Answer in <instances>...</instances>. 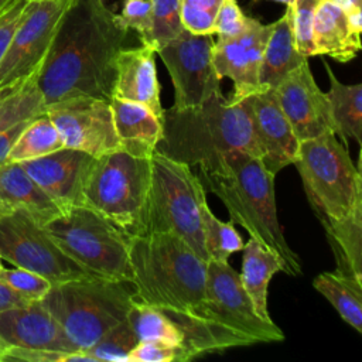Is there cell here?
<instances>
[{
    "label": "cell",
    "instance_id": "cell-1",
    "mask_svg": "<svg viewBox=\"0 0 362 362\" xmlns=\"http://www.w3.org/2000/svg\"><path fill=\"white\" fill-rule=\"evenodd\" d=\"M129 28L105 0H71L35 82L45 109L79 96L112 99L116 58Z\"/></svg>",
    "mask_w": 362,
    "mask_h": 362
},
{
    "label": "cell",
    "instance_id": "cell-2",
    "mask_svg": "<svg viewBox=\"0 0 362 362\" xmlns=\"http://www.w3.org/2000/svg\"><path fill=\"white\" fill-rule=\"evenodd\" d=\"M199 174L204 188L222 201L233 223L240 225L250 238L276 253L283 260L287 274H301L300 257L287 243L277 218L276 175L269 173L259 158L242 150H232Z\"/></svg>",
    "mask_w": 362,
    "mask_h": 362
},
{
    "label": "cell",
    "instance_id": "cell-3",
    "mask_svg": "<svg viewBox=\"0 0 362 362\" xmlns=\"http://www.w3.org/2000/svg\"><path fill=\"white\" fill-rule=\"evenodd\" d=\"M232 150L257 158L247 98L230 103L219 92L198 106L164 109L163 137L156 151L206 171Z\"/></svg>",
    "mask_w": 362,
    "mask_h": 362
},
{
    "label": "cell",
    "instance_id": "cell-4",
    "mask_svg": "<svg viewBox=\"0 0 362 362\" xmlns=\"http://www.w3.org/2000/svg\"><path fill=\"white\" fill-rule=\"evenodd\" d=\"M129 260L136 300L187 314H194L204 303L206 262L177 235L130 236Z\"/></svg>",
    "mask_w": 362,
    "mask_h": 362
},
{
    "label": "cell",
    "instance_id": "cell-5",
    "mask_svg": "<svg viewBox=\"0 0 362 362\" xmlns=\"http://www.w3.org/2000/svg\"><path fill=\"white\" fill-rule=\"evenodd\" d=\"M134 298L132 283L92 276L52 284L41 303L75 348L86 352L126 320Z\"/></svg>",
    "mask_w": 362,
    "mask_h": 362
},
{
    "label": "cell",
    "instance_id": "cell-6",
    "mask_svg": "<svg viewBox=\"0 0 362 362\" xmlns=\"http://www.w3.org/2000/svg\"><path fill=\"white\" fill-rule=\"evenodd\" d=\"M205 199V188L189 165L156 151L151 156L150 189L141 235L174 233L208 262L209 255L205 249L201 225Z\"/></svg>",
    "mask_w": 362,
    "mask_h": 362
},
{
    "label": "cell",
    "instance_id": "cell-7",
    "mask_svg": "<svg viewBox=\"0 0 362 362\" xmlns=\"http://www.w3.org/2000/svg\"><path fill=\"white\" fill-rule=\"evenodd\" d=\"M150 177L151 158H139L123 150L93 157L83 184V205L100 214L127 238L139 236Z\"/></svg>",
    "mask_w": 362,
    "mask_h": 362
},
{
    "label": "cell",
    "instance_id": "cell-8",
    "mask_svg": "<svg viewBox=\"0 0 362 362\" xmlns=\"http://www.w3.org/2000/svg\"><path fill=\"white\" fill-rule=\"evenodd\" d=\"M42 228L90 274L132 283L129 238L96 211L86 205L71 206Z\"/></svg>",
    "mask_w": 362,
    "mask_h": 362
},
{
    "label": "cell",
    "instance_id": "cell-9",
    "mask_svg": "<svg viewBox=\"0 0 362 362\" xmlns=\"http://www.w3.org/2000/svg\"><path fill=\"white\" fill-rule=\"evenodd\" d=\"M318 219L344 216L362 198V175L335 133L301 140L294 161Z\"/></svg>",
    "mask_w": 362,
    "mask_h": 362
},
{
    "label": "cell",
    "instance_id": "cell-10",
    "mask_svg": "<svg viewBox=\"0 0 362 362\" xmlns=\"http://www.w3.org/2000/svg\"><path fill=\"white\" fill-rule=\"evenodd\" d=\"M194 314L222 335L230 348L284 339L273 320H263L255 311L239 273L228 260L206 262L205 300Z\"/></svg>",
    "mask_w": 362,
    "mask_h": 362
},
{
    "label": "cell",
    "instance_id": "cell-11",
    "mask_svg": "<svg viewBox=\"0 0 362 362\" xmlns=\"http://www.w3.org/2000/svg\"><path fill=\"white\" fill-rule=\"evenodd\" d=\"M0 256L52 284L93 276L65 255L45 229L23 211L0 215Z\"/></svg>",
    "mask_w": 362,
    "mask_h": 362
},
{
    "label": "cell",
    "instance_id": "cell-12",
    "mask_svg": "<svg viewBox=\"0 0 362 362\" xmlns=\"http://www.w3.org/2000/svg\"><path fill=\"white\" fill-rule=\"evenodd\" d=\"M214 34L182 31L157 49L174 86V107L184 109L204 103L222 92L221 78L212 62Z\"/></svg>",
    "mask_w": 362,
    "mask_h": 362
},
{
    "label": "cell",
    "instance_id": "cell-13",
    "mask_svg": "<svg viewBox=\"0 0 362 362\" xmlns=\"http://www.w3.org/2000/svg\"><path fill=\"white\" fill-rule=\"evenodd\" d=\"M71 0L28 1L0 61V89L35 75Z\"/></svg>",
    "mask_w": 362,
    "mask_h": 362
},
{
    "label": "cell",
    "instance_id": "cell-14",
    "mask_svg": "<svg viewBox=\"0 0 362 362\" xmlns=\"http://www.w3.org/2000/svg\"><path fill=\"white\" fill-rule=\"evenodd\" d=\"M45 113L59 132L64 147L93 157L120 150L110 103L105 99L72 98L47 107Z\"/></svg>",
    "mask_w": 362,
    "mask_h": 362
},
{
    "label": "cell",
    "instance_id": "cell-15",
    "mask_svg": "<svg viewBox=\"0 0 362 362\" xmlns=\"http://www.w3.org/2000/svg\"><path fill=\"white\" fill-rule=\"evenodd\" d=\"M272 24H262L256 18H249L246 28L229 38L214 40L212 62L218 76L229 78L233 83L230 103L263 90L259 83V69Z\"/></svg>",
    "mask_w": 362,
    "mask_h": 362
},
{
    "label": "cell",
    "instance_id": "cell-16",
    "mask_svg": "<svg viewBox=\"0 0 362 362\" xmlns=\"http://www.w3.org/2000/svg\"><path fill=\"white\" fill-rule=\"evenodd\" d=\"M274 90L298 141L335 133L327 93L317 85L308 61L290 71Z\"/></svg>",
    "mask_w": 362,
    "mask_h": 362
},
{
    "label": "cell",
    "instance_id": "cell-17",
    "mask_svg": "<svg viewBox=\"0 0 362 362\" xmlns=\"http://www.w3.org/2000/svg\"><path fill=\"white\" fill-rule=\"evenodd\" d=\"M257 158L263 167L276 175L280 170L294 164L298 156V139L287 120L276 90L263 89L247 96Z\"/></svg>",
    "mask_w": 362,
    "mask_h": 362
},
{
    "label": "cell",
    "instance_id": "cell-18",
    "mask_svg": "<svg viewBox=\"0 0 362 362\" xmlns=\"http://www.w3.org/2000/svg\"><path fill=\"white\" fill-rule=\"evenodd\" d=\"M92 158L93 156L81 150L62 147L20 164L64 212L83 205V184Z\"/></svg>",
    "mask_w": 362,
    "mask_h": 362
},
{
    "label": "cell",
    "instance_id": "cell-19",
    "mask_svg": "<svg viewBox=\"0 0 362 362\" xmlns=\"http://www.w3.org/2000/svg\"><path fill=\"white\" fill-rule=\"evenodd\" d=\"M0 339L7 348L81 352L41 301L0 311Z\"/></svg>",
    "mask_w": 362,
    "mask_h": 362
},
{
    "label": "cell",
    "instance_id": "cell-20",
    "mask_svg": "<svg viewBox=\"0 0 362 362\" xmlns=\"http://www.w3.org/2000/svg\"><path fill=\"white\" fill-rule=\"evenodd\" d=\"M362 11L346 10L334 0H318L313 17V47L315 55L348 62L361 51Z\"/></svg>",
    "mask_w": 362,
    "mask_h": 362
},
{
    "label": "cell",
    "instance_id": "cell-21",
    "mask_svg": "<svg viewBox=\"0 0 362 362\" xmlns=\"http://www.w3.org/2000/svg\"><path fill=\"white\" fill-rule=\"evenodd\" d=\"M156 49L150 45L123 48L116 58L112 98L137 102L163 119L161 86L156 69Z\"/></svg>",
    "mask_w": 362,
    "mask_h": 362
},
{
    "label": "cell",
    "instance_id": "cell-22",
    "mask_svg": "<svg viewBox=\"0 0 362 362\" xmlns=\"http://www.w3.org/2000/svg\"><path fill=\"white\" fill-rule=\"evenodd\" d=\"M109 103L120 150L139 158H151L163 137V119L137 102L112 98Z\"/></svg>",
    "mask_w": 362,
    "mask_h": 362
},
{
    "label": "cell",
    "instance_id": "cell-23",
    "mask_svg": "<svg viewBox=\"0 0 362 362\" xmlns=\"http://www.w3.org/2000/svg\"><path fill=\"white\" fill-rule=\"evenodd\" d=\"M23 211L41 226L62 209L27 174L20 163L0 165V215Z\"/></svg>",
    "mask_w": 362,
    "mask_h": 362
},
{
    "label": "cell",
    "instance_id": "cell-24",
    "mask_svg": "<svg viewBox=\"0 0 362 362\" xmlns=\"http://www.w3.org/2000/svg\"><path fill=\"white\" fill-rule=\"evenodd\" d=\"M337 273L362 284V198L341 218H322Z\"/></svg>",
    "mask_w": 362,
    "mask_h": 362
},
{
    "label": "cell",
    "instance_id": "cell-25",
    "mask_svg": "<svg viewBox=\"0 0 362 362\" xmlns=\"http://www.w3.org/2000/svg\"><path fill=\"white\" fill-rule=\"evenodd\" d=\"M242 250V270L239 273L242 286L249 296L255 311L263 320H272L267 310V288L272 277L277 272L286 273L284 263L276 253L253 238H249Z\"/></svg>",
    "mask_w": 362,
    "mask_h": 362
},
{
    "label": "cell",
    "instance_id": "cell-26",
    "mask_svg": "<svg viewBox=\"0 0 362 362\" xmlns=\"http://www.w3.org/2000/svg\"><path fill=\"white\" fill-rule=\"evenodd\" d=\"M304 61H308V58L301 55L296 47L290 16L286 10L277 21L272 23V31L267 38L259 69L260 86L263 89H274L290 71Z\"/></svg>",
    "mask_w": 362,
    "mask_h": 362
},
{
    "label": "cell",
    "instance_id": "cell-27",
    "mask_svg": "<svg viewBox=\"0 0 362 362\" xmlns=\"http://www.w3.org/2000/svg\"><path fill=\"white\" fill-rule=\"evenodd\" d=\"M327 75L329 78V90L325 92L331 116L335 127V134L339 136L341 143L348 147L349 140L358 144L362 141V83L346 85L339 82L334 75L328 62H324Z\"/></svg>",
    "mask_w": 362,
    "mask_h": 362
},
{
    "label": "cell",
    "instance_id": "cell-28",
    "mask_svg": "<svg viewBox=\"0 0 362 362\" xmlns=\"http://www.w3.org/2000/svg\"><path fill=\"white\" fill-rule=\"evenodd\" d=\"M313 287L337 310L339 317L355 331L362 332V284L337 272L318 274Z\"/></svg>",
    "mask_w": 362,
    "mask_h": 362
},
{
    "label": "cell",
    "instance_id": "cell-29",
    "mask_svg": "<svg viewBox=\"0 0 362 362\" xmlns=\"http://www.w3.org/2000/svg\"><path fill=\"white\" fill-rule=\"evenodd\" d=\"M137 341H156L178 348L181 362V345L184 341L178 325L160 308L134 298L127 317Z\"/></svg>",
    "mask_w": 362,
    "mask_h": 362
},
{
    "label": "cell",
    "instance_id": "cell-30",
    "mask_svg": "<svg viewBox=\"0 0 362 362\" xmlns=\"http://www.w3.org/2000/svg\"><path fill=\"white\" fill-rule=\"evenodd\" d=\"M64 147L59 132L47 113L31 119L16 140L8 161L23 163L34 160Z\"/></svg>",
    "mask_w": 362,
    "mask_h": 362
},
{
    "label": "cell",
    "instance_id": "cell-31",
    "mask_svg": "<svg viewBox=\"0 0 362 362\" xmlns=\"http://www.w3.org/2000/svg\"><path fill=\"white\" fill-rule=\"evenodd\" d=\"M45 113L35 75L14 86L0 89V132L8 126Z\"/></svg>",
    "mask_w": 362,
    "mask_h": 362
},
{
    "label": "cell",
    "instance_id": "cell-32",
    "mask_svg": "<svg viewBox=\"0 0 362 362\" xmlns=\"http://www.w3.org/2000/svg\"><path fill=\"white\" fill-rule=\"evenodd\" d=\"M201 225L204 233L205 249L209 259L228 260L230 255L243 249V240L232 221L223 222L214 215L206 199L202 204Z\"/></svg>",
    "mask_w": 362,
    "mask_h": 362
},
{
    "label": "cell",
    "instance_id": "cell-33",
    "mask_svg": "<svg viewBox=\"0 0 362 362\" xmlns=\"http://www.w3.org/2000/svg\"><path fill=\"white\" fill-rule=\"evenodd\" d=\"M137 338L127 320L109 329L85 354L93 362H129V354L137 344Z\"/></svg>",
    "mask_w": 362,
    "mask_h": 362
},
{
    "label": "cell",
    "instance_id": "cell-34",
    "mask_svg": "<svg viewBox=\"0 0 362 362\" xmlns=\"http://www.w3.org/2000/svg\"><path fill=\"white\" fill-rule=\"evenodd\" d=\"M150 3L151 31L148 45L157 52L184 28L181 24V0H150Z\"/></svg>",
    "mask_w": 362,
    "mask_h": 362
},
{
    "label": "cell",
    "instance_id": "cell-35",
    "mask_svg": "<svg viewBox=\"0 0 362 362\" xmlns=\"http://www.w3.org/2000/svg\"><path fill=\"white\" fill-rule=\"evenodd\" d=\"M318 0H291L287 4L291 31L298 52L307 58L314 57L313 17Z\"/></svg>",
    "mask_w": 362,
    "mask_h": 362
},
{
    "label": "cell",
    "instance_id": "cell-36",
    "mask_svg": "<svg viewBox=\"0 0 362 362\" xmlns=\"http://www.w3.org/2000/svg\"><path fill=\"white\" fill-rule=\"evenodd\" d=\"M222 0H181V24L192 34H214Z\"/></svg>",
    "mask_w": 362,
    "mask_h": 362
},
{
    "label": "cell",
    "instance_id": "cell-37",
    "mask_svg": "<svg viewBox=\"0 0 362 362\" xmlns=\"http://www.w3.org/2000/svg\"><path fill=\"white\" fill-rule=\"evenodd\" d=\"M0 279L27 301H41L52 287V283L45 277L21 267H3Z\"/></svg>",
    "mask_w": 362,
    "mask_h": 362
},
{
    "label": "cell",
    "instance_id": "cell-38",
    "mask_svg": "<svg viewBox=\"0 0 362 362\" xmlns=\"http://www.w3.org/2000/svg\"><path fill=\"white\" fill-rule=\"evenodd\" d=\"M23 361V362H93L85 352H68L55 349H24V348H7L3 356V362Z\"/></svg>",
    "mask_w": 362,
    "mask_h": 362
},
{
    "label": "cell",
    "instance_id": "cell-39",
    "mask_svg": "<svg viewBox=\"0 0 362 362\" xmlns=\"http://www.w3.org/2000/svg\"><path fill=\"white\" fill-rule=\"evenodd\" d=\"M120 18L129 30H134L139 34L141 44L148 45L151 31L150 0H124Z\"/></svg>",
    "mask_w": 362,
    "mask_h": 362
},
{
    "label": "cell",
    "instance_id": "cell-40",
    "mask_svg": "<svg viewBox=\"0 0 362 362\" xmlns=\"http://www.w3.org/2000/svg\"><path fill=\"white\" fill-rule=\"evenodd\" d=\"M249 18L242 8L239 7L236 0H222L214 25V34L218 38H229L240 34L247 23Z\"/></svg>",
    "mask_w": 362,
    "mask_h": 362
},
{
    "label": "cell",
    "instance_id": "cell-41",
    "mask_svg": "<svg viewBox=\"0 0 362 362\" xmlns=\"http://www.w3.org/2000/svg\"><path fill=\"white\" fill-rule=\"evenodd\" d=\"M180 362V351L168 344L139 341L129 354V362Z\"/></svg>",
    "mask_w": 362,
    "mask_h": 362
},
{
    "label": "cell",
    "instance_id": "cell-42",
    "mask_svg": "<svg viewBox=\"0 0 362 362\" xmlns=\"http://www.w3.org/2000/svg\"><path fill=\"white\" fill-rule=\"evenodd\" d=\"M27 3V0H14L10 7L0 16V61L23 17Z\"/></svg>",
    "mask_w": 362,
    "mask_h": 362
},
{
    "label": "cell",
    "instance_id": "cell-43",
    "mask_svg": "<svg viewBox=\"0 0 362 362\" xmlns=\"http://www.w3.org/2000/svg\"><path fill=\"white\" fill-rule=\"evenodd\" d=\"M31 120V119H30ZM30 120H24V122H18L14 123L11 126H8L7 129L0 132V165L8 163V156L10 151L16 143V140L18 139L20 133L23 132V129L27 126V123Z\"/></svg>",
    "mask_w": 362,
    "mask_h": 362
},
{
    "label": "cell",
    "instance_id": "cell-44",
    "mask_svg": "<svg viewBox=\"0 0 362 362\" xmlns=\"http://www.w3.org/2000/svg\"><path fill=\"white\" fill-rule=\"evenodd\" d=\"M31 301H27L21 296H18L14 290H11L1 279H0V311L11 308V307H20L25 305Z\"/></svg>",
    "mask_w": 362,
    "mask_h": 362
},
{
    "label": "cell",
    "instance_id": "cell-45",
    "mask_svg": "<svg viewBox=\"0 0 362 362\" xmlns=\"http://www.w3.org/2000/svg\"><path fill=\"white\" fill-rule=\"evenodd\" d=\"M14 0H0V16L10 7V4L13 3Z\"/></svg>",
    "mask_w": 362,
    "mask_h": 362
},
{
    "label": "cell",
    "instance_id": "cell-46",
    "mask_svg": "<svg viewBox=\"0 0 362 362\" xmlns=\"http://www.w3.org/2000/svg\"><path fill=\"white\" fill-rule=\"evenodd\" d=\"M6 349H7V345L0 339V362H3V356H4Z\"/></svg>",
    "mask_w": 362,
    "mask_h": 362
},
{
    "label": "cell",
    "instance_id": "cell-47",
    "mask_svg": "<svg viewBox=\"0 0 362 362\" xmlns=\"http://www.w3.org/2000/svg\"><path fill=\"white\" fill-rule=\"evenodd\" d=\"M273 1H280V3H284V4L287 6V4H288L291 0H273Z\"/></svg>",
    "mask_w": 362,
    "mask_h": 362
},
{
    "label": "cell",
    "instance_id": "cell-48",
    "mask_svg": "<svg viewBox=\"0 0 362 362\" xmlns=\"http://www.w3.org/2000/svg\"><path fill=\"white\" fill-rule=\"evenodd\" d=\"M1 260H3V259H1V256H0V270H1V269H3V264H1Z\"/></svg>",
    "mask_w": 362,
    "mask_h": 362
},
{
    "label": "cell",
    "instance_id": "cell-49",
    "mask_svg": "<svg viewBox=\"0 0 362 362\" xmlns=\"http://www.w3.org/2000/svg\"><path fill=\"white\" fill-rule=\"evenodd\" d=\"M27 1H44V0H27Z\"/></svg>",
    "mask_w": 362,
    "mask_h": 362
}]
</instances>
